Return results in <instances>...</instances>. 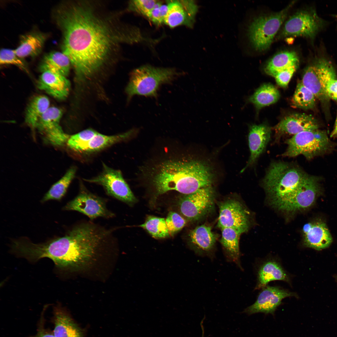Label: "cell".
Returning <instances> with one entry per match:
<instances>
[{"label": "cell", "mask_w": 337, "mask_h": 337, "mask_svg": "<svg viewBox=\"0 0 337 337\" xmlns=\"http://www.w3.org/2000/svg\"><path fill=\"white\" fill-rule=\"evenodd\" d=\"M296 53L293 51L280 52L268 62L265 68V72L272 76L278 71L296 64H299Z\"/></svg>", "instance_id": "29"}, {"label": "cell", "mask_w": 337, "mask_h": 337, "mask_svg": "<svg viewBox=\"0 0 337 337\" xmlns=\"http://www.w3.org/2000/svg\"><path fill=\"white\" fill-rule=\"evenodd\" d=\"M325 25V21L314 10L301 11L291 16L286 21L279 38L292 36L312 39Z\"/></svg>", "instance_id": "9"}, {"label": "cell", "mask_w": 337, "mask_h": 337, "mask_svg": "<svg viewBox=\"0 0 337 337\" xmlns=\"http://www.w3.org/2000/svg\"><path fill=\"white\" fill-rule=\"evenodd\" d=\"M103 170L99 175L90 179H85L89 183L100 185L106 194L129 205L137 199L124 179L121 171L110 168L103 164Z\"/></svg>", "instance_id": "10"}, {"label": "cell", "mask_w": 337, "mask_h": 337, "mask_svg": "<svg viewBox=\"0 0 337 337\" xmlns=\"http://www.w3.org/2000/svg\"><path fill=\"white\" fill-rule=\"evenodd\" d=\"M315 98L313 93L300 81L297 85L291 102L294 107L309 110L314 107Z\"/></svg>", "instance_id": "32"}, {"label": "cell", "mask_w": 337, "mask_h": 337, "mask_svg": "<svg viewBox=\"0 0 337 337\" xmlns=\"http://www.w3.org/2000/svg\"><path fill=\"white\" fill-rule=\"evenodd\" d=\"M278 90L270 83L264 84L250 96L247 100L260 109L276 102L280 98Z\"/></svg>", "instance_id": "30"}, {"label": "cell", "mask_w": 337, "mask_h": 337, "mask_svg": "<svg viewBox=\"0 0 337 337\" xmlns=\"http://www.w3.org/2000/svg\"><path fill=\"white\" fill-rule=\"evenodd\" d=\"M53 17L62 33V52L80 80L115 60L121 44L133 40L131 30L121 22L117 12L101 2H63L55 8Z\"/></svg>", "instance_id": "1"}, {"label": "cell", "mask_w": 337, "mask_h": 337, "mask_svg": "<svg viewBox=\"0 0 337 337\" xmlns=\"http://www.w3.org/2000/svg\"><path fill=\"white\" fill-rule=\"evenodd\" d=\"M165 221L169 235L171 236L181 230L186 224V221L183 217L172 211L168 213Z\"/></svg>", "instance_id": "36"}, {"label": "cell", "mask_w": 337, "mask_h": 337, "mask_svg": "<svg viewBox=\"0 0 337 337\" xmlns=\"http://www.w3.org/2000/svg\"><path fill=\"white\" fill-rule=\"evenodd\" d=\"M180 75L173 68L144 65L131 72L125 92L129 99L135 95L156 97L161 85L170 83Z\"/></svg>", "instance_id": "5"}, {"label": "cell", "mask_w": 337, "mask_h": 337, "mask_svg": "<svg viewBox=\"0 0 337 337\" xmlns=\"http://www.w3.org/2000/svg\"><path fill=\"white\" fill-rule=\"evenodd\" d=\"M114 231L91 220L79 222L64 236L35 244L33 255L38 260L44 257L51 259L60 270L82 267L104 246L113 241Z\"/></svg>", "instance_id": "2"}, {"label": "cell", "mask_w": 337, "mask_h": 337, "mask_svg": "<svg viewBox=\"0 0 337 337\" xmlns=\"http://www.w3.org/2000/svg\"><path fill=\"white\" fill-rule=\"evenodd\" d=\"M262 289L255 302L246 309L244 312L250 315L258 312L273 314L283 299L289 297H298L295 293L279 287L266 286Z\"/></svg>", "instance_id": "15"}, {"label": "cell", "mask_w": 337, "mask_h": 337, "mask_svg": "<svg viewBox=\"0 0 337 337\" xmlns=\"http://www.w3.org/2000/svg\"><path fill=\"white\" fill-rule=\"evenodd\" d=\"M305 246L320 250L328 247L332 239L325 223L321 221L310 222L303 227Z\"/></svg>", "instance_id": "19"}, {"label": "cell", "mask_w": 337, "mask_h": 337, "mask_svg": "<svg viewBox=\"0 0 337 337\" xmlns=\"http://www.w3.org/2000/svg\"><path fill=\"white\" fill-rule=\"evenodd\" d=\"M71 65L70 61L62 52L52 51L45 55L39 68L42 72L49 71L66 77Z\"/></svg>", "instance_id": "26"}, {"label": "cell", "mask_w": 337, "mask_h": 337, "mask_svg": "<svg viewBox=\"0 0 337 337\" xmlns=\"http://www.w3.org/2000/svg\"><path fill=\"white\" fill-rule=\"evenodd\" d=\"M286 142L287 147L282 155L284 156L302 155L308 159L326 152L332 147L326 132L318 129L300 132Z\"/></svg>", "instance_id": "6"}, {"label": "cell", "mask_w": 337, "mask_h": 337, "mask_svg": "<svg viewBox=\"0 0 337 337\" xmlns=\"http://www.w3.org/2000/svg\"><path fill=\"white\" fill-rule=\"evenodd\" d=\"M221 230L220 242L227 260L235 263L242 269L239 247V237L242 233L231 228H223Z\"/></svg>", "instance_id": "25"}, {"label": "cell", "mask_w": 337, "mask_h": 337, "mask_svg": "<svg viewBox=\"0 0 337 337\" xmlns=\"http://www.w3.org/2000/svg\"><path fill=\"white\" fill-rule=\"evenodd\" d=\"M158 2L154 0H137L130 2L129 8L147 17Z\"/></svg>", "instance_id": "37"}, {"label": "cell", "mask_w": 337, "mask_h": 337, "mask_svg": "<svg viewBox=\"0 0 337 337\" xmlns=\"http://www.w3.org/2000/svg\"><path fill=\"white\" fill-rule=\"evenodd\" d=\"M275 280L282 281L290 283L289 276L278 261L269 260L260 266L257 273V283L255 289L266 286L270 282Z\"/></svg>", "instance_id": "23"}, {"label": "cell", "mask_w": 337, "mask_h": 337, "mask_svg": "<svg viewBox=\"0 0 337 337\" xmlns=\"http://www.w3.org/2000/svg\"><path fill=\"white\" fill-rule=\"evenodd\" d=\"M295 2V1L292 2L278 12L259 16L253 21L249 27L248 36L252 46L256 50L263 51L270 47Z\"/></svg>", "instance_id": "7"}, {"label": "cell", "mask_w": 337, "mask_h": 337, "mask_svg": "<svg viewBox=\"0 0 337 337\" xmlns=\"http://www.w3.org/2000/svg\"><path fill=\"white\" fill-rule=\"evenodd\" d=\"M50 104L49 99L44 95H37L31 100L26 110L25 121L32 129L37 128L39 120L50 107Z\"/></svg>", "instance_id": "28"}, {"label": "cell", "mask_w": 337, "mask_h": 337, "mask_svg": "<svg viewBox=\"0 0 337 337\" xmlns=\"http://www.w3.org/2000/svg\"><path fill=\"white\" fill-rule=\"evenodd\" d=\"M306 174L296 165L272 163L262 180L272 205L287 212L295 211L300 185Z\"/></svg>", "instance_id": "4"}, {"label": "cell", "mask_w": 337, "mask_h": 337, "mask_svg": "<svg viewBox=\"0 0 337 337\" xmlns=\"http://www.w3.org/2000/svg\"><path fill=\"white\" fill-rule=\"evenodd\" d=\"M189 236L190 245L196 254L213 259L217 236L212 232L211 227L205 224L197 226L190 231Z\"/></svg>", "instance_id": "17"}, {"label": "cell", "mask_w": 337, "mask_h": 337, "mask_svg": "<svg viewBox=\"0 0 337 337\" xmlns=\"http://www.w3.org/2000/svg\"><path fill=\"white\" fill-rule=\"evenodd\" d=\"M40 320L37 334L30 337H55L53 332L44 328L43 314L42 315Z\"/></svg>", "instance_id": "41"}, {"label": "cell", "mask_w": 337, "mask_h": 337, "mask_svg": "<svg viewBox=\"0 0 337 337\" xmlns=\"http://www.w3.org/2000/svg\"><path fill=\"white\" fill-rule=\"evenodd\" d=\"M271 134L270 128L265 124L254 125L250 127L248 141L250 155L246 165L241 172L255 163L270 141Z\"/></svg>", "instance_id": "20"}, {"label": "cell", "mask_w": 337, "mask_h": 337, "mask_svg": "<svg viewBox=\"0 0 337 337\" xmlns=\"http://www.w3.org/2000/svg\"><path fill=\"white\" fill-rule=\"evenodd\" d=\"M62 111L54 106L50 107L39 120L37 128L51 144L61 146L66 142L69 136L60 125Z\"/></svg>", "instance_id": "14"}, {"label": "cell", "mask_w": 337, "mask_h": 337, "mask_svg": "<svg viewBox=\"0 0 337 337\" xmlns=\"http://www.w3.org/2000/svg\"><path fill=\"white\" fill-rule=\"evenodd\" d=\"M212 186L185 195L180 200V212L187 219L198 220L207 215L213 207L215 195Z\"/></svg>", "instance_id": "12"}, {"label": "cell", "mask_w": 337, "mask_h": 337, "mask_svg": "<svg viewBox=\"0 0 337 337\" xmlns=\"http://www.w3.org/2000/svg\"><path fill=\"white\" fill-rule=\"evenodd\" d=\"M214 174L204 162L194 159H171L158 167L152 179L156 195L171 190L187 195L212 186Z\"/></svg>", "instance_id": "3"}, {"label": "cell", "mask_w": 337, "mask_h": 337, "mask_svg": "<svg viewBox=\"0 0 337 337\" xmlns=\"http://www.w3.org/2000/svg\"><path fill=\"white\" fill-rule=\"evenodd\" d=\"M337 79L335 70L326 59L317 57L305 69L302 82L315 97L323 101L327 100L326 86L330 81Z\"/></svg>", "instance_id": "8"}, {"label": "cell", "mask_w": 337, "mask_h": 337, "mask_svg": "<svg viewBox=\"0 0 337 337\" xmlns=\"http://www.w3.org/2000/svg\"><path fill=\"white\" fill-rule=\"evenodd\" d=\"M53 320L55 337H83L81 329L60 305L54 307Z\"/></svg>", "instance_id": "22"}, {"label": "cell", "mask_w": 337, "mask_h": 337, "mask_svg": "<svg viewBox=\"0 0 337 337\" xmlns=\"http://www.w3.org/2000/svg\"><path fill=\"white\" fill-rule=\"evenodd\" d=\"M139 227L146 230L153 237L163 238L169 236L165 219L163 218L149 216Z\"/></svg>", "instance_id": "33"}, {"label": "cell", "mask_w": 337, "mask_h": 337, "mask_svg": "<svg viewBox=\"0 0 337 337\" xmlns=\"http://www.w3.org/2000/svg\"><path fill=\"white\" fill-rule=\"evenodd\" d=\"M161 3L162 2L158 1L147 17L153 23L157 25L164 23L165 19L160 8Z\"/></svg>", "instance_id": "39"}, {"label": "cell", "mask_w": 337, "mask_h": 337, "mask_svg": "<svg viewBox=\"0 0 337 337\" xmlns=\"http://www.w3.org/2000/svg\"><path fill=\"white\" fill-rule=\"evenodd\" d=\"M37 86L55 98L63 100L69 94L70 83L66 76L45 71L42 72L39 78Z\"/></svg>", "instance_id": "21"}, {"label": "cell", "mask_w": 337, "mask_h": 337, "mask_svg": "<svg viewBox=\"0 0 337 337\" xmlns=\"http://www.w3.org/2000/svg\"><path fill=\"white\" fill-rule=\"evenodd\" d=\"M135 132L129 130L120 134L106 135L98 133L82 147L81 152H91L100 151L113 145L129 139Z\"/></svg>", "instance_id": "27"}, {"label": "cell", "mask_w": 337, "mask_h": 337, "mask_svg": "<svg viewBox=\"0 0 337 337\" xmlns=\"http://www.w3.org/2000/svg\"><path fill=\"white\" fill-rule=\"evenodd\" d=\"M0 64L15 65L25 71H27L25 63L23 59L19 57L14 50L3 48L0 52Z\"/></svg>", "instance_id": "35"}, {"label": "cell", "mask_w": 337, "mask_h": 337, "mask_svg": "<svg viewBox=\"0 0 337 337\" xmlns=\"http://www.w3.org/2000/svg\"><path fill=\"white\" fill-rule=\"evenodd\" d=\"M98 133L90 129L83 130L69 136L67 141V145L70 148L77 151H80L83 146Z\"/></svg>", "instance_id": "34"}, {"label": "cell", "mask_w": 337, "mask_h": 337, "mask_svg": "<svg viewBox=\"0 0 337 337\" xmlns=\"http://www.w3.org/2000/svg\"><path fill=\"white\" fill-rule=\"evenodd\" d=\"M168 9L164 23L170 27L181 25L192 27L198 10L194 1H167Z\"/></svg>", "instance_id": "16"}, {"label": "cell", "mask_w": 337, "mask_h": 337, "mask_svg": "<svg viewBox=\"0 0 337 337\" xmlns=\"http://www.w3.org/2000/svg\"><path fill=\"white\" fill-rule=\"evenodd\" d=\"M330 136L331 137H335L337 136V116L335 123L334 128L331 133Z\"/></svg>", "instance_id": "42"}, {"label": "cell", "mask_w": 337, "mask_h": 337, "mask_svg": "<svg viewBox=\"0 0 337 337\" xmlns=\"http://www.w3.org/2000/svg\"><path fill=\"white\" fill-rule=\"evenodd\" d=\"M48 37L47 34L38 32H32L21 36L19 45L14 50L16 54L22 59L38 56L41 52Z\"/></svg>", "instance_id": "24"}, {"label": "cell", "mask_w": 337, "mask_h": 337, "mask_svg": "<svg viewBox=\"0 0 337 337\" xmlns=\"http://www.w3.org/2000/svg\"><path fill=\"white\" fill-rule=\"evenodd\" d=\"M219 227L232 228L242 233L247 231L250 225L249 214L239 201L233 199L226 200L219 203Z\"/></svg>", "instance_id": "13"}, {"label": "cell", "mask_w": 337, "mask_h": 337, "mask_svg": "<svg viewBox=\"0 0 337 337\" xmlns=\"http://www.w3.org/2000/svg\"><path fill=\"white\" fill-rule=\"evenodd\" d=\"M298 65L299 64L294 65L276 73L273 77L278 85L281 87H286Z\"/></svg>", "instance_id": "38"}, {"label": "cell", "mask_w": 337, "mask_h": 337, "mask_svg": "<svg viewBox=\"0 0 337 337\" xmlns=\"http://www.w3.org/2000/svg\"><path fill=\"white\" fill-rule=\"evenodd\" d=\"M76 171V167L70 168L64 175L53 184L42 199L44 203L51 200L60 201L66 194L72 181L74 178Z\"/></svg>", "instance_id": "31"}, {"label": "cell", "mask_w": 337, "mask_h": 337, "mask_svg": "<svg viewBox=\"0 0 337 337\" xmlns=\"http://www.w3.org/2000/svg\"><path fill=\"white\" fill-rule=\"evenodd\" d=\"M316 120L312 116L301 113H294L283 118L275 127L279 136L295 135L300 132L318 129Z\"/></svg>", "instance_id": "18"}, {"label": "cell", "mask_w": 337, "mask_h": 337, "mask_svg": "<svg viewBox=\"0 0 337 337\" xmlns=\"http://www.w3.org/2000/svg\"><path fill=\"white\" fill-rule=\"evenodd\" d=\"M106 203L105 199L92 193L82 185L78 194L66 204L63 210L79 212L91 221L98 217L113 218L115 214L107 208Z\"/></svg>", "instance_id": "11"}, {"label": "cell", "mask_w": 337, "mask_h": 337, "mask_svg": "<svg viewBox=\"0 0 337 337\" xmlns=\"http://www.w3.org/2000/svg\"><path fill=\"white\" fill-rule=\"evenodd\" d=\"M325 92L328 98L337 101V79L331 80L327 84Z\"/></svg>", "instance_id": "40"}]
</instances>
